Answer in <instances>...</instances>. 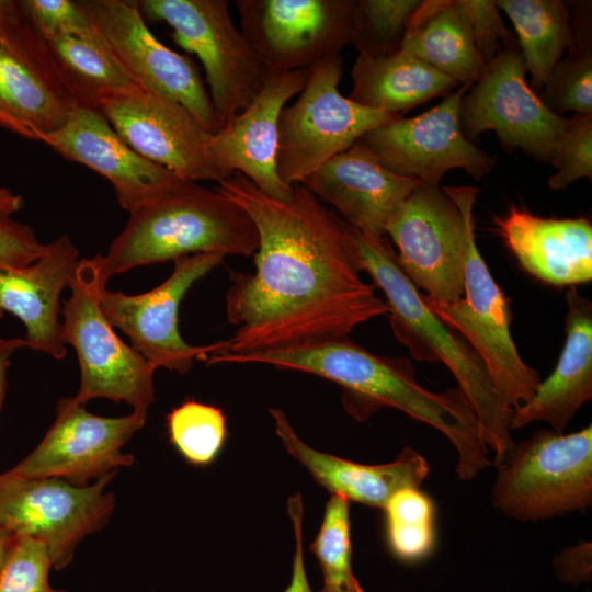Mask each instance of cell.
<instances>
[{"mask_svg":"<svg viewBox=\"0 0 592 592\" xmlns=\"http://www.w3.org/2000/svg\"><path fill=\"white\" fill-rule=\"evenodd\" d=\"M215 189L252 219L259 237L253 273H231L228 322L237 326L213 354L288 350L348 338L389 312L348 249L343 220L301 184L281 201L235 172Z\"/></svg>","mask_w":592,"mask_h":592,"instance_id":"6da1fadb","label":"cell"},{"mask_svg":"<svg viewBox=\"0 0 592 592\" xmlns=\"http://www.w3.org/2000/svg\"><path fill=\"white\" fill-rule=\"evenodd\" d=\"M264 364L323 377L344 390L345 410L367 419L382 407H392L447 437L457 452L456 473L463 481L492 466L478 419L459 388L432 392L423 388L407 358L375 355L349 338L306 346L248 353L214 354L208 365Z\"/></svg>","mask_w":592,"mask_h":592,"instance_id":"7a4b0ae2","label":"cell"},{"mask_svg":"<svg viewBox=\"0 0 592 592\" xmlns=\"http://www.w3.org/2000/svg\"><path fill=\"white\" fill-rule=\"evenodd\" d=\"M343 228L356 267L366 272L386 297L397 339L415 358L440 361L448 367L474 409L481 437L493 452L492 464L498 466L515 443L511 435L513 409L498 395L483 361L426 305L386 237L365 234L345 221Z\"/></svg>","mask_w":592,"mask_h":592,"instance_id":"3957f363","label":"cell"},{"mask_svg":"<svg viewBox=\"0 0 592 592\" xmlns=\"http://www.w3.org/2000/svg\"><path fill=\"white\" fill-rule=\"evenodd\" d=\"M259 246L249 215L215 187L181 181L129 212L105 254H96L102 280L132 269L197 253L253 255Z\"/></svg>","mask_w":592,"mask_h":592,"instance_id":"277c9868","label":"cell"},{"mask_svg":"<svg viewBox=\"0 0 592 592\" xmlns=\"http://www.w3.org/2000/svg\"><path fill=\"white\" fill-rule=\"evenodd\" d=\"M442 190L465 218V296L452 303L437 301L426 295L423 299L474 348L483 361L498 395L514 410L531 400L542 380L517 352L510 330L509 299L493 280L476 243L474 205L479 189L444 186Z\"/></svg>","mask_w":592,"mask_h":592,"instance_id":"5b68a950","label":"cell"},{"mask_svg":"<svg viewBox=\"0 0 592 592\" xmlns=\"http://www.w3.org/2000/svg\"><path fill=\"white\" fill-rule=\"evenodd\" d=\"M496 467L490 501L508 517L534 522L583 512L592 503V426L569 434L538 430Z\"/></svg>","mask_w":592,"mask_h":592,"instance_id":"8992f818","label":"cell"},{"mask_svg":"<svg viewBox=\"0 0 592 592\" xmlns=\"http://www.w3.org/2000/svg\"><path fill=\"white\" fill-rule=\"evenodd\" d=\"M61 310V334L77 353L80 386L75 400L96 398L147 411L155 401L156 367L115 332L99 306L106 287L95 257L79 260Z\"/></svg>","mask_w":592,"mask_h":592,"instance_id":"52a82bcc","label":"cell"},{"mask_svg":"<svg viewBox=\"0 0 592 592\" xmlns=\"http://www.w3.org/2000/svg\"><path fill=\"white\" fill-rule=\"evenodd\" d=\"M144 16L164 22L173 41L201 60L216 115L225 126L271 77L230 15L227 0H140Z\"/></svg>","mask_w":592,"mask_h":592,"instance_id":"ba28073f","label":"cell"},{"mask_svg":"<svg viewBox=\"0 0 592 592\" xmlns=\"http://www.w3.org/2000/svg\"><path fill=\"white\" fill-rule=\"evenodd\" d=\"M341 55L309 69L298 99L278 117L276 171L291 185L301 182L371 129L402 117L363 106L339 91Z\"/></svg>","mask_w":592,"mask_h":592,"instance_id":"9c48e42d","label":"cell"},{"mask_svg":"<svg viewBox=\"0 0 592 592\" xmlns=\"http://www.w3.org/2000/svg\"><path fill=\"white\" fill-rule=\"evenodd\" d=\"M116 474L79 487L59 478L1 473L0 527L42 542L53 568L62 570L78 545L109 523L115 496L105 489Z\"/></svg>","mask_w":592,"mask_h":592,"instance_id":"30bf717a","label":"cell"},{"mask_svg":"<svg viewBox=\"0 0 592 592\" xmlns=\"http://www.w3.org/2000/svg\"><path fill=\"white\" fill-rule=\"evenodd\" d=\"M526 72L517 41L504 47L464 94L460 128L469 141L493 130L506 152L521 149L550 162L568 118L547 109L526 82Z\"/></svg>","mask_w":592,"mask_h":592,"instance_id":"8fae6325","label":"cell"},{"mask_svg":"<svg viewBox=\"0 0 592 592\" xmlns=\"http://www.w3.org/2000/svg\"><path fill=\"white\" fill-rule=\"evenodd\" d=\"M77 3L139 87L182 105L208 134L223 128L195 64L155 37L136 1Z\"/></svg>","mask_w":592,"mask_h":592,"instance_id":"7c38bea8","label":"cell"},{"mask_svg":"<svg viewBox=\"0 0 592 592\" xmlns=\"http://www.w3.org/2000/svg\"><path fill=\"white\" fill-rule=\"evenodd\" d=\"M79 105L56 57L21 0H0V112L38 138Z\"/></svg>","mask_w":592,"mask_h":592,"instance_id":"4fadbf2b","label":"cell"},{"mask_svg":"<svg viewBox=\"0 0 592 592\" xmlns=\"http://www.w3.org/2000/svg\"><path fill=\"white\" fill-rule=\"evenodd\" d=\"M218 252L197 253L173 261L169 277L155 288L137 295L122 291L99 294V306L107 321L130 340L132 346L156 368L187 373L194 361L224 349L225 341L191 345L179 331V307L189 289L225 259Z\"/></svg>","mask_w":592,"mask_h":592,"instance_id":"5bb4252c","label":"cell"},{"mask_svg":"<svg viewBox=\"0 0 592 592\" xmlns=\"http://www.w3.org/2000/svg\"><path fill=\"white\" fill-rule=\"evenodd\" d=\"M355 0H237L241 32L269 71L310 69L351 44Z\"/></svg>","mask_w":592,"mask_h":592,"instance_id":"9a60e30c","label":"cell"},{"mask_svg":"<svg viewBox=\"0 0 592 592\" xmlns=\"http://www.w3.org/2000/svg\"><path fill=\"white\" fill-rule=\"evenodd\" d=\"M147 411L101 417L89 412L73 397L56 403L55 420L37 446L10 470L33 478H59L84 487L132 466L123 446L145 424Z\"/></svg>","mask_w":592,"mask_h":592,"instance_id":"2e32d148","label":"cell"},{"mask_svg":"<svg viewBox=\"0 0 592 592\" xmlns=\"http://www.w3.org/2000/svg\"><path fill=\"white\" fill-rule=\"evenodd\" d=\"M405 274L429 297L452 303L464 294L466 224L437 184L421 183L386 227Z\"/></svg>","mask_w":592,"mask_h":592,"instance_id":"e0dca14e","label":"cell"},{"mask_svg":"<svg viewBox=\"0 0 592 592\" xmlns=\"http://www.w3.org/2000/svg\"><path fill=\"white\" fill-rule=\"evenodd\" d=\"M471 86L463 84L429 111L399 117L365 133L360 139L394 173L437 184L456 168L479 181L496 164V157L464 136L459 106Z\"/></svg>","mask_w":592,"mask_h":592,"instance_id":"ac0fdd59","label":"cell"},{"mask_svg":"<svg viewBox=\"0 0 592 592\" xmlns=\"http://www.w3.org/2000/svg\"><path fill=\"white\" fill-rule=\"evenodd\" d=\"M309 69L272 75L244 111L208 136L206 160L217 182L238 172L270 197H292L293 186L276 171L277 125L281 111L304 89Z\"/></svg>","mask_w":592,"mask_h":592,"instance_id":"d6986e66","label":"cell"},{"mask_svg":"<svg viewBox=\"0 0 592 592\" xmlns=\"http://www.w3.org/2000/svg\"><path fill=\"white\" fill-rule=\"evenodd\" d=\"M119 137L145 159L186 181H217L205 153L208 134L180 104L138 89L95 106Z\"/></svg>","mask_w":592,"mask_h":592,"instance_id":"ffe728a7","label":"cell"},{"mask_svg":"<svg viewBox=\"0 0 592 592\" xmlns=\"http://www.w3.org/2000/svg\"><path fill=\"white\" fill-rule=\"evenodd\" d=\"M39 141L104 177L128 213L184 181L138 155L93 107L78 105L65 125Z\"/></svg>","mask_w":592,"mask_h":592,"instance_id":"44dd1931","label":"cell"},{"mask_svg":"<svg viewBox=\"0 0 592 592\" xmlns=\"http://www.w3.org/2000/svg\"><path fill=\"white\" fill-rule=\"evenodd\" d=\"M421 183L387 169L358 139L307 177L301 185L320 202L333 206L350 226L385 237L388 223Z\"/></svg>","mask_w":592,"mask_h":592,"instance_id":"7402d4cb","label":"cell"},{"mask_svg":"<svg viewBox=\"0 0 592 592\" xmlns=\"http://www.w3.org/2000/svg\"><path fill=\"white\" fill-rule=\"evenodd\" d=\"M79 260L77 247L69 236L61 235L48 242L45 253L32 264L0 269V317L15 316L25 327L27 348L55 360L67 353L60 295Z\"/></svg>","mask_w":592,"mask_h":592,"instance_id":"603a6c76","label":"cell"},{"mask_svg":"<svg viewBox=\"0 0 592 592\" xmlns=\"http://www.w3.org/2000/svg\"><path fill=\"white\" fill-rule=\"evenodd\" d=\"M494 225L520 265L554 286L592 280V225L585 218H544L512 206Z\"/></svg>","mask_w":592,"mask_h":592,"instance_id":"cb8c5ba5","label":"cell"},{"mask_svg":"<svg viewBox=\"0 0 592 592\" xmlns=\"http://www.w3.org/2000/svg\"><path fill=\"white\" fill-rule=\"evenodd\" d=\"M270 413L284 448L308 469L317 483L349 502L384 509L397 491L419 488L429 474L426 459L411 447H405L388 464H360L310 447L298 437L281 409H271Z\"/></svg>","mask_w":592,"mask_h":592,"instance_id":"d4e9b609","label":"cell"},{"mask_svg":"<svg viewBox=\"0 0 592 592\" xmlns=\"http://www.w3.org/2000/svg\"><path fill=\"white\" fill-rule=\"evenodd\" d=\"M566 300V342L558 363L531 400L513 410L511 430L544 421L561 434L592 397V304L576 286H569Z\"/></svg>","mask_w":592,"mask_h":592,"instance_id":"484cf974","label":"cell"},{"mask_svg":"<svg viewBox=\"0 0 592 592\" xmlns=\"http://www.w3.org/2000/svg\"><path fill=\"white\" fill-rule=\"evenodd\" d=\"M351 77V100L399 115L434 98L446 96L459 87L453 78L402 48L379 58L358 55Z\"/></svg>","mask_w":592,"mask_h":592,"instance_id":"4316f807","label":"cell"},{"mask_svg":"<svg viewBox=\"0 0 592 592\" xmlns=\"http://www.w3.org/2000/svg\"><path fill=\"white\" fill-rule=\"evenodd\" d=\"M401 48L459 86H473L486 68L458 0H421Z\"/></svg>","mask_w":592,"mask_h":592,"instance_id":"83f0119b","label":"cell"},{"mask_svg":"<svg viewBox=\"0 0 592 592\" xmlns=\"http://www.w3.org/2000/svg\"><path fill=\"white\" fill-rule=\"evenodd\" d=\"M44 37L79 105L95 109L104 98L143 89L91 24Z\"/></svg>","mask_w":592,"mask_h":592,"instance_id":"f1b7e54d","label":"cell"},{"mask_svg":"<svg viewBox=\"0 0 592 592\" xmlns=\"http://www.w3.org/2000/svg\"><path fill=\"white\" fill-rule=\"evenodd\" d=\"M512 21L531 88L539 93L566 48L572 32L568 4L561 0H497Z\"/></svg>","mask_w":592,"mask_h":592,"instance_id":"f546056e","label":"cell"},{"mask_svg":"<svg viewBox=\"0 0 592 592\" xmlns=\"http://www.w3.org/2000/svg\"><path fill=\"white\" fill-rule=\"evenodd\" d=\"M383 510L391 554L402 562L426 558L435 543L432 500L419 488H406L397 491Z\"/></svg>","mask_w":592,"mask_h":592,"instance_id":"4dcf8cb0","label":"cell"},{"mask_svg":"<svg viewBox=\"0 0 592 592\" xmlns=\"http://www.w3.org/2000/svg\"><path fill=\"white\" fill-rule=\"evenodd\" d=\"M310 550L322 574L319 592H366L353 572L350 502L345 498L331 494Z\"/></svg>","mask_w":592,"mask_h":592,"instance_id":"1f68e13d","label":"cell"},{"mask_svg":"<svg viewBox=\"0 0 592 592\" xmlns=\"http://www.w3.org/2000/svg\"><path fill=\"white\" fill-rule=\"evenodd\" d=\"M170 443L194 466H207L219 455L227 437V420L218 407L186 400L167 415Z\"/></svg>","mask_w":592,"mask_h":592,"instance_id":"d6a6232c","label":"cell"},{"mask_svg":"<svg viewBox=\"0 0 592 592\" xmlns=\"http://www.w3.org/2000/svg\"><path fill=\"white\" fill-rule=\"evenodd\" d=\"M420 0H355L351 44L358 55L379 58L401 49Z\"/></svg>","mask_w":592,"mask_h":592,"instance_id":"836d02e7","label":"cell"},{"mask_svg":"<svg viewBox=\"0 0 592 592\" xmlns=\"http://www.w3.org/2000/svg\"><path fill=\"white\" fill-rule=\"evenodd\" d=\"M538 95L558 116L566 112L592 115V52L560 59Z\"/></svg>","mask_w":592,"mask_h":592,"instance_id":"e575fe53","label":"cell"},{"mask_svg":"<svg viewBox=\"0 0 592 592\" xmlns=\"http://www.w3.org/2000/svg\"><path fill=\"white\" fill-rule=\"evenodd\" d=\"M52 568L42 542L15 535L0 574V592H66L50 585Z\"/></svg>","mask_w":592,"mask_h":592,"instance_id":"d590c367","label":"cell"},{"mask_svg":"<svg viewBox=\"0 0 592 592\" xmlns=\"http://www.w3.org/2000/svg\"><path fill=\"white\" fill-rule=\"evenodd\" d=\"M549 163L557 170L548 180L551 190H566L580 178L592 179V115L568 118Z\"/></svg>","mask_w":592,"mask_h":592,"instance_id":"8d00e7d4","label":"cell"},{"mask_svg":"<svg viewBox=\"0 0 592 592\" xmlns=\"http://www.w3.org/2000/svg\"><path fill=\"white\" fill-rule=\"evenodd\" d=\"M458 3L468 20L476 49L487 67L516 38L503 23L494 1L458 0Z\"/></svg>","mask_w":592,"mask_h":592,"instance_id":"74e56055","label":"cell"},{"mask_svg":"<svg viewBox=\"0 0 592 592\" xmlns=\"http://www.w3.org/2000/svg\"><path fill=\"white\" fill-rule=\"evenodd\" d=\"M46 247L30 225L0 215V269L30 265L45 253Z\"/></svg>","mask_w":592,"mask_h":592,"instance_id":"f35d334b","label":"cell"},{"mask_svg":"<svg viewBox=\"0 0 592 592\" xmlns=\"http://www.w3.org/2000/svg\"><path fill=\"white\" fill-rule=\"evenodd\" d=\"M21 3L44 36L90 24L77 1L21 0Z\"/></svg>","mask_w":592,"mask_h":592,"instance_id":"ab89813d","label":"cell"},{"mask_svg":"<svg viewBox=\"0 0 592 592\" xmlns=\"http://www.w3.org/2000/svg\"><path fill=\"white\" fill-rule=\"evenodd\" d=\"M554 569L560 581L565 583H584L591 580L592 544L581 542L566 547L553 560Z\"/></svg>","mask_w":592,"mask_h":592,"instance_id":"60d3db41","label":"cell"},{"mask_svg":"<svg viewBox=\"0 0 592 592\" xmlns=\"http://www.w3.org/2000/svg\"><path fill=\"white\" fill-rule=\"evenodd\" d=\"M287 512L291 516L295 534V553L293 556L292 576L284 592H312L304 558L303 547V514L304 505L301 496L296 493L288 498Z\"/></svg>","mask_w":592,"mask_h":592,"instance_id":"b9f144b4","label":"cell"},{"mask_svg":"<svg viewBox=\"0 0 592 592\" xmlns=\"http://www.w3.org/2000/svg\"><path fill=\"white\" fill-rule=\"evenodd\" d=\"M24 348H27V343L24 338H0V411L4 403L8 389L7 375L10 366V360L18 350Z\"/></svg>","mask_w":592,"mask_h":592,"instance_id":"7bdbcfd3","label":"cell"},{"mask_svg":"<svg viewBox=\"0 0 592 592\" xmlns=\"http://www.w3.org/2000/svg\"><path fill=\"white\" fill-rule=\"evenodd\" d=\"M22 196L14 194L8 189L0 187V215L11 216L23 208Z\"/></svg>","mask_w":592,"mask_h":592,"instance_id":"ee69618b","label":"cell"},{"mask_svg":"<svg viewBox=\"0 0 592 592\" xmlns=\"http://www.w3.org/2000/svg\"><path fill=\"white\" fill-rule=\"evenodd\" d=\"M0 126H2L5 129H9L10 132L14 134H18L21 137L29 138L32 140H38L37 135L33 130L18 123L16 121L10 118L9 116H7L5 114L1 112H0Z\"/></svg>","mask_w":592,"mask_h":592,"instance_id":"f6af8a7d","label":"cell"},{"mask_svg":"<svg viewBox=\"0 0 592 592\" xmlns=\"http://www.w3.org/2000/svg\"><path fill=\"white\" fill-rule=\"evenodd\" d=\"M14 537L15 535L13 533L0 527V574Z\"/></svg>","mask_w":592,"mask_h":592,"instance_id":"bcb514c9","label":"cell"}]
</instances>
